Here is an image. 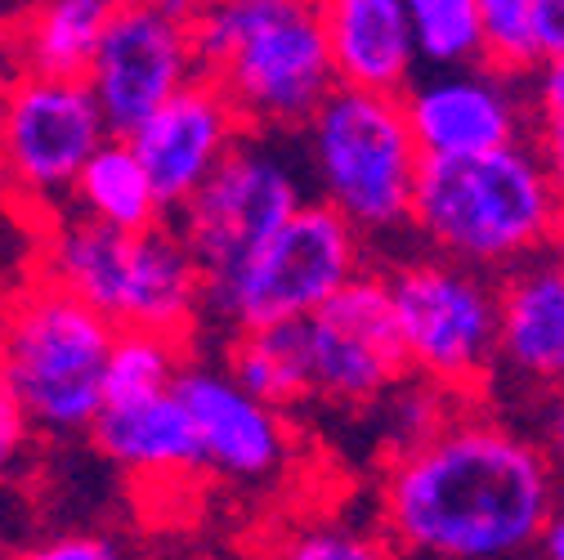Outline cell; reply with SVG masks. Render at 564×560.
<instances>
[{"mask_svg":"<svg viewBox=\"0 0 564 560\" xmlns=\"http://www.w3.org/2000/svg\"><path fill=\"white\" fill-rule=\"evenodd\" d=\"M175 395L193 417L202 471L251 488L288 475L296 457L292 412L242 390L225 364H188L175 381Z\"/></svg>","mask_w":564,"mask_h":560,"instance_id":"5bb4252c","label":"cell"},{"mask_svg":"<svg viewBox=\"0 0 564 560\" xmlns=\"http://www.w3.org/2000/svg\"><path fill=\"white\" fill-rule=\"evenodd\" d=\"M296 332L305 355L310 403L318 408L372 412L408 377V355L381 269L355 278L336 301L301 319Z\"/></svg>","mask_w":564,"mask_h":560,"instance_id":"8fae6325","label":"cell"},{"mask_svg":"<svg viewBox=\"0 0 564 560\" xmlns=\"http://www.w3.org/2000/svg\"><path fill=\"white\" fill-rule=\"evenodd\" d=\"M90 6H99V10H117V6H126V0H90Z\"/></svg>","mask_w":564,"mask_h":560,"instance_id":"e575fe53","label":"cell"},{"mask_svg":"<svg viewBox=\"0 0 564 560\" xmlns=\"http://www.w3.org/2000/svg\"><path fill=\"white\" fill-rule=\"evenodd\" d=\"M260 560H403L381 525H359L345 516H310L282 525Z\"/></svg>","mask_w":564,"mask_h":560,"instance_id":"cb8c5ba5","label":"cell"},{"mask_svg":"<svg viewBox=\"0 0 564 560\" xmlns=\"http://www.w3.org/2000/svg\"><path fill=\"white\" fill-rule=\"evenodd\" d=\"M310 197L305 162L278 149V134L247 130L225 166L202 184V193L175 216V229L193 247L197 265L210 278L229 273L260 243H269Z\"/></svg>","mask_w":564,"mask_h":560,"instance_id":"30bf717a","label":"cell"},{"mask_svg":"<svg viewBox=\"0 0 564 560\" xmlns=\"http://www.w3.org/2000/svg\"><path fill=\"white\" fill-rule=\"evenodd\" d=\"M112 130L90 82L19 77L0 82V180L32 220L73 206V189Z\"/></svg>","mask_w":564,"mask_h":560,"instance_id":"9c48e42d","label":"cell"},{"mask_svg":"<svg viewBox=\"0 0 564 560\" xmlns=\"http://www.w3.org/2000/svg\"><path fill=\"white\" fill-rule=\"evenodd\" d=\"M90 90L108 117L117 139H130L153 112H162L175 95L202 82L193 10L175 0H126L108 14Z\"/></svg>","mask_w":564,"mask_h":560,"instance_id":"7c38bea8","label":"cell"},{"mask_svg":"<svg viewBox=\"0 0 564 560\" xmlns=\"http://www.w3.org/2000/svg\"><path fill=\"white\" fill-rule=\"evenodd\" d=\"M412 238L435 256L502 278L564 243V197L529 139L479 158H435L416 180Z\"/></svg>","mask_w":564,"mask_h":560,"instance_id":"7a4b0ae2","label":"cell"},{"mask_svg":"<svg viewBox=\"0 0 564 560\" xmlns=\"http://www.w3.org/2000/svg\"><path fill=\"white\" fill-rule=\"evenodd\" d=\"M386 273L408 373L466 399L492 386L502 349L498 278L435 251L394 256Z\"/></svg>","mask_w":564,"mask_h":560,"instance_id":"ba28073f","label":"cell"},{"mask_svg":"<svg viewBox=\"0 0 564 560\" xmlns=\"http://www.w3.org/2000/svg\"><path fill=\"white\" fill-rule=\"evenodd\" d=\"M242 134L247 126L234 112V104L210 82H193L184 95H175L162 112H153L130 134V149L144 162L166 216H180L202 193V184L225 166V158L242 144Z\"/></svg>","mask_w":564,"mask_h":560,"instance_id":"2e32d148","label":"cell"},{"mask_svg":"<svg viewBox=\"0 0 564 560\" xmlns=\"http://www.w3.org/2000/svg\"><path fill=\"white\" fill-rule=\"evenodd\" d=\"M188 368L184 341L162 332H139L126 327L112 341L108 373H104V403H130V399H153L175 390L180 373Z\"/></svg>","mask_w":564,"mask_h":560,"instance_id":"603a6c76","label":"cell"},{"mask_svg":"<svg viewBox=\"0 0 564 560\" xmlns=\"http://www.w3.org/2000/svg\"><path fill=\"white\" fill-rule=\"evenodd\" d=\"M368 273V238L327 202H305L269 243L206 283V314L229 336L318 314Z\"/></svg>","mask_w":564,"mask_h":560,"instance_id":"52a82bcc","label":"cell"},{"mask_svg":"<svg viewBox=\"0 0 564 560\" xmlns=\"http://www.w3.org/2000/svg\"><path fill=\"white\" fill-rule=\"evenodd\" d=\"M498 292L502 349L492 381L516 403H542L564 390V243L507 269Z\"/></svg>","mask_w":564,"mask_h":560,"instance_id":"9a60e30c","label":"cell"},{"mask_svg":"<svg viewBox=\"0 0 564 560\" xmlns=\"http://www.w3.org/2000/svg\"><path fill=\"white\" fill-rule=\"evenodd\" d=\"M560 498L538 435L470 403L435 440L381 462L377 525L403 560H520Z\"/></svg>","mask_w":564,"mask_h":560,"instance_id":"6da1fadb","label":"cell"},{"mask_svg":"<svg viewBox=\"0 0 564 560\" xmlns=\"http://www.w3.org/2000/svg\"><path fill=\"white\" fill-rule=\"evenodd\" d=\"M403 112L426 162L498 153L524 144L533 130L529 82L498 73L488 63L421 73L403 90Z\"/></svg>","mask_w":564,"mask_h":560,"instance_id":"4fadbf2b","label":"cell"},{"mask_svg":"<svg viewBox=\"0 0 564 560\" xmlns=\"http://www.w3.org/2000/svg\"><path fill=\"white\" fill-rule=\"evenodd\" d=\"M90 435L108 462H117L139 480L180 484L184 475L202 471L193 417L175 390L153 399H130V403H104Z\"/></svg>","mask_w":564,"mask_h":560,"instance_id":"ac0fdd59","label":"cell"},{"mask_svg":"<svg viewBox=\"0 0 564 560\" xmlns=\"http://www.w3.org/2000/svg\"><path fill=\"white\" fill-rule=\"evenodd\" d=\"M479 36H484V63L498 67V73L529 82L546 63L533 0H479Z\"/></svg>","mask_w":564,"mask_h":560,"instance_id":"484cf974","label":"cell"},{"mask_svg":"<svg viewBox=\"0 0 564 560\" xmlns=\"http://www.w3.org/2000/svg\"><path fill=\"white\" fill-rule=\"evenodd\" d=\"M121 327L45 278L19 292L0 323V381L45 435L90 431L104 412V373Z\"/></svg>","mask_w":564,"mask_h":560,"instance_id":"8992f818","label":"cell"},{"mask_svg":"<svg viewBox=\"0 0 564 560\" xmlns=\"http://www.w3.org/2000/svg\"><path fill=\"white\" fill-rule=\"evenodd\" d=\"M533 560H564V498H560V507L551 511V520L542 525L538 547H533Z\"/></svg>","mask_w":564,"mask_h":560,"instance_id":"1f68e13d","label":"cell"},{"mask_svg":"<svg viewBox=\"0 0 564 560\" xmlns=\"http://www.w3.org/2000/svg\"><path fill=\"white\" fill-rule=\"evenodd\" d=\"M6 23H10V14L0 10V82L10 77V58H6Z\"/></svg>","mask_w":564,"mask_h":560,"instance_id":"d6a6232c","label":"cell"},{"mask_svg":"<svg viewBox=\"0 0 564 560\" xmlns=\"http://www.w3.org/2000/svg\"><path fill=\"white\" fill-rule=\"evenodd\" d=\"M533 417H538L533 435H538V444H542V453H546V462H551V471H555V480L564 488V390L542 399V403H533Z\"/></svg>","mask_w":564,"mask_h":560,"instance_id":"f546056e","label":"cell"},{"mask_svg":"<svg viewBox=\"0 0 564 560\" xmlns=\"http://www.w3.org/2000/svg\"><path fill=\"white\" fill-rule=\"evenodd\" d=\"M336 82L377 95H403L416 82V36L403 0H314Z\"/></svg>","mask_w":564,"mask_h":560,"instance_id":"e0dca14e","label":"cell"},{"mask_svg":"<svg viewBox=\"0 0 564 560\" xmlns=\"http://www.w3.org/2000/svg\"><path fill=\"white\" fill-rule=\"evenodd\" d=\"M41 229V278L99 310L112 327L184 341L206 314V269L175 225L126 234L63 212Z\"/></svg>","mask_w":564,"mask_h":560,"instance_id":"277c9868","label":"cell"},{"mask_svg":"<svg viewBox=\"0 0 564 560\" xmlns=\"http://www.w3.org/2000/svg\"><path fill=\"white\" fill-rule=\"evenodd\" d=\"M0 560H126V551L108 534H58V538L32 542V547L0 556Z\"/></svg>","mask_w":564,"mask_h":560,"instance_id":"83f0119b","label":"cell"},{"mask_svg":"<svg viewBox=\"0 0 564 560\" xmlns=\"http://www.w3.org/2000/svg\"><path fill=\"white\" fill-rule=\"evenodd\" d=\"M403 6H408V23L426 73L484 63L479 0H403Z\"/></svg>","mask_w":564,"mask_h":560,"instance_id":"d4e9b609","label":"cell"},{"mask_svg":"<svg viewBox=\"0 0 564 560\" xmlns=\"http://www.w3.org/2000/svg\"><path fill=\"white\" fill-rule=\"evenodd\" d=\"M112 10L90 0H23L6 23V58L19 77L86 82Z\"/></svg>","mask_w":564,"mask_h":560,"instance_id":"d6986e66","label":"cell"},{"mask_svg":"<svg viewBox=\"0 0 564 560\" xmlns=\"http://www.w3.org/2000/svg\"><path fill=\"white\" fill-rule=\"evenodd\" d=\"M462 408H470L466 395H457V390H448V386H435V381H426V377L408 373V377L368 412L372 427H377L381 462L403 457V453L421 449L426 440H435Z\"/></svg>","mask_w":564,"mask_h":560,"instance_id":"7402d4cb","label":"cell"},{"mask_svg":"<svg viewBox=\"0 0 564 560\" xmlns=\"http://www.w3.org/2000/svg\"><path fill=\"white\" fill-rule=\"evenodd\" d=\"M175 6H184V10H202L206 0H175Z\"/></svg>","mask_w":564,"mask_h":560,"instance_id":"d590c367","label":"cell"},{"mask_svg":"<svg viewBox=\"0 0 564 560\" xmlns=\"http://www.w3.org/2000/svg\"><path fill=\"white\" fill-rule=\"evenodd\" d=\"M533 10H538L542 58H560L564 54V0H533Z\"/></svg>","mask_w":564,"mask_h":560,"instance_id":"4dcf8cb0","label":"cell"},{"mask_svg":"<svg viewBox=\"0 0 564 560\" xmlns=\"http://www.w3.org/2000/svg\"><path fill=\"white\" fill-rule=\"evenodd\" d=\"M260 6H314V0H260Z\"/></svg>","mask_w":564,"mask_h":560,"instance_id":"836d02e7","label":"cell"},{"mask_svg":"<svg viewBox=\"0 0 564 560\" xmlns=\"http://www.w3.org/2000/svg\"><path fill=\"white\" fill-rule=\"evenodd\" d=\"M529 99H533V130L529 144L538 149L546 175L555 180L564 197V54L546 58L529 77Z\"/></svg>","mask_w":564,"mask_h":560,"instance_id":"4316f807","label":"cell"},{"mask_svg":"<svg viewBox=\"0 0 564 560\" xmlns=\"http://www.w3.org/2000/svg\"><path fill=\"white\" fill-rule=\"evenodd\" d=\"M32 431H36V427L28 422V412L19 408V399L10 395V386L0 381V484H6V480L19 471Z\"/></svg>","mask_w":564,"mask_h":560,"instance_id":"f1b7e54d","label":"cell"},{"mask_svg":"<svg viewBox=\"0 0 564 560\" xmlns=\"http://www.w3.org/2000/svg\"><path fill=\"white\" fill-rule=\"evenodd\" d=\"M225 373L251 390L256 399L292 412L310 403V386H305V355H301V332L296 323L282 327H260V332H238L225 345Z\"/></svg>","mask_w":564,"mask_h":560,"instance_id":"44dd1931","label":"cell"},{"mask_svg":"<svg viewBox=\"0 0 564 560\" xmlns=\"http://www.w3.org/2000/svg\"><path fill=\"white\" fill-rule=\"evenodd\" d=\"M67 212H77L95 225H108V229H126V234L166 225V206H162L144 162L130 149V139H117V134L82 171Z\"/></svg>","mask_w":564,"mask_h":560,"instance_id":"ffe728a7","label":"cell"},{"mask_svg":"<svg viewBox=\"0 0 564 560\" xmlns=\"http://www.w3.org/2000/svg\"><path fill=\"white\" fill-rule=\"evenodd\" d=\"M193 41L202 82L256 134H301L340 86L314 6L206 0L193 10Z\"/></svg>","mask_w":564,"mask_h":560,"instance_id":"3957f363","label":"cell"},{"mask_svg":"<svg viewBox=\"0 0 564 560\" xmlns=\"http://www.w3.org/2000/svg\"><path fill=\"white\" fill-rule=\"evenodd\" d=\"M310 193L340 212L368 243L412 234L421 158L403 95L336 86L301 130Z\"/></svg>","mask_w":564,"mask_h":560,"instance_id":"5b68a950","label":"cell"}]
</instances>
